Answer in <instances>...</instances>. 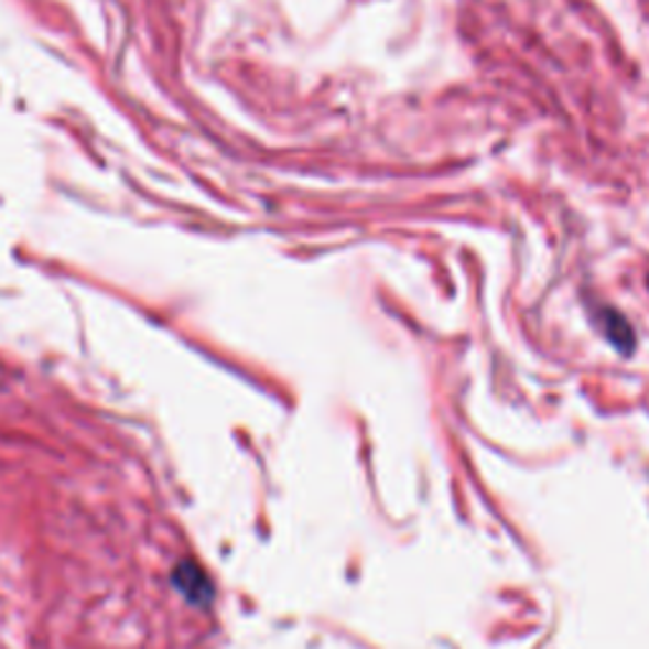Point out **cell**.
I'll use <instances>...</instances> for the list:
<instances>
[{"label": "cell", "instance_id": "cell-1", "mask_svg": "<svg viewBox=\"0 0 649 649\" xmlns=\"http://www.w3.org/2000/svg\"><path fill=\"white\" fill-rule=\"evenodd\" d=\"M173 584L179 592L196 606H208L214 602V584L208 573L193 561H181L173 571Z\"/></svg>", "mask_w": 649, "mask_h": 649}, {"label": "cell", "instance_id": "cell-2", "mask_svg": "<svg viewBox=\"0 0 649 649\" xmlns=\"http://www.w3.org/2000/svg\"><path fill=\"white\" fill-rule=\"evenodd\" d=\"M596 325L602 327L604 338L609 340L619 353H624V356H631V353H635L637 348L635 331H631V323L621 315L619 310L602 307L596 312Z\"/></svg>", "mask_w": 649, "mask_h": 649}]
</instances>
